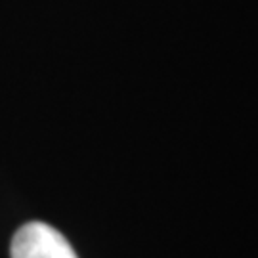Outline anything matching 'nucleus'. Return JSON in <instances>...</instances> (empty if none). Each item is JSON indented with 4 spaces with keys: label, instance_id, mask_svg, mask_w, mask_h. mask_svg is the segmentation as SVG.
Masks as SVG:
<instances>
[{
    "label": "nucleus",
    "instance_id": "1",
    "mask_svg": "<svg viewBox=\"0 0 258 258\" xmlns=\"http://www.w3.org/2000/svg\"><path fill=\"white\" fill-rule=\"evenodd\" d=\"M12 258H77L59 231L42 222H29L12 239Z\"/></svg>",
    "mask_w": 258,
    "mask_h": 258
}]
</instances>
